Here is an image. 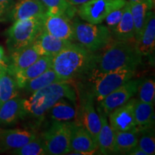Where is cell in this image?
<instances>
[{"instance_id":"2","label":"cell","mask_w":155,"mask_h":155,"mask_svg":"<svg viewBox=\"0 0 155 155\" xmlns=\"http://www.w3.org/2000/svg\"><path fill=\"white\" fill-rule=\"evenodd\" d=\"M105 48V51L98 56L92 75L124 68H137L142 62V55L136 47L135 42L113 40Z\"/></svg>"},{"instance_id":"4","label":"cell","mask_w":155,"mask_h":155,"mask_svg":"<svg viewBox=\"0 0 155 155\" xmlns=\"http://www.w3.org/2000/svg\"><path fill=\"white\" fill-rule=\"evenodd\" d=\"M74 40L92 53L104 49L111 43L112 35L107 27L75 19L73 22Z\"/></svg>"},{"instance_id":"1","label":"cell","mask_w":155,"mask_h":155,"mask_svg":"<svg viewBox=\"0 0 155 155\" xmlns=\"http://www.w3.org/2000/svg\"><path fill=\"white\" fill-rule=\"evenodd\" d=\"M98 56L81 45L72 42L52 58L51 68L62 81L68 82L93 73Z\"/></svg>"},{"instance_id":"29","label":"cell","mask_w":155,"mask_h":155,"mask_svg":"<svg viewBox=\"0 0 155 155\" xmlns=\"http://www.w3.org/2000/svg\"><path fill=\"white\" fill-rule=\"evenodd\" d=\"M48 9V12L53 15H64L72 19L77 13L75 7L66 0H40Z\"/></svg>"},{"instance_id":"5","label":"cell","mask_w":155,"mask_h":155,"mask_svg":"<svg viewBox=\"0 0 155 155\" xmlns=\"http://www.w3.org/2000/svg\"><path fill=\"white\" fill-rule=\"evenodd\" d=\"M42 18H31L14 22L5 32L6 43L9 53L33 42L36 37L43 30Z\"/></svg>"},{"instance_id":"8","label":"cell","mask_w":155,"mask_h":155,"mask_svg":"<svg viewBox=\"0 0 155 155\" xmlns=\"http://www.w3.org/2000/svg\"><path fill=\"white\" fill-rule=\"evenodd\" d=\"M127 0H89L77 9L81 19L91 24H101L111 12L127 5Z\"/></svg>"},{"instance_id":"26","label":"cell","mask_w":155,"mask_h":155,"mask_svg":"<svg viewBox=\"0 0 155 155\" xmlns=\"http://www.w3.org/2000/svg\"><path fill=\"white\" fill-rule=\"evenodd\" d=\"M139 131L137 128L129 131L115 133V154H126L138 143Z\"/></svg>"},{"instance_id":"40","label":"cell","mask_w":155,"mask_h":155,"mask_svg":"<svg viewBox=\"0 0 155 155\" xmlns=\"http://www.w3.org/2000/svg\"><path fill=\"white\" fill-rule=\"evenodd\" d=\"M1 71H2V70H0V74H1Z\"/></svg>"},{"instance_id":"3","label":"cell","mask_w":155,"mask_h":155,"mask_svg":"<svg viewBox=\"0 0 155 155\" xmlns=\"http://www.w3.org/2000/svg\"><path fill=\"white\" fill-rule=\"evenodd\" d=\"M62 98L73 102L76 100L75 90L68 82L54 83L36 91L28 99H23V118L30 116L42 119L50 108Z\"/></svg>"},{"instance_id":"22","label":"cell","mask_w":155,"mask_h":155,"mask_svg":"<svg viewBox=\"0 0 155 155\" xmlns=\"http://www.w3.org/2000/svg\"><path fill=\"white\" fill-rule=\"evenodd\" d=\"M114 40L135 42V30L129 2L125 5L123 16L117 26L111 32Z\"/></svg>"},{"instance_id":"11","label":"cell","mask_w":155,"mask_h":155,"mask_svg":"<svg viewBox=\"0 0 155 155\" xmlns=\"http://www.w3.org/2000/svg\"><path fill=\"white\" fill-rule=\"evenodd\" d=\"M94 96L91 91H84L81 94L78 121L89 131L97 143V137L101 128V121L94 106Z\"/></svg>"},{"instance_id":"18","label":"cell","mask_w":155,"mask_h":155,"mask_svg":"<svg viewBox=\"0 0 155 155\" xmlns=\"http://www.w3.org/2000/svg\"><path fill=\"white\" fill-rule=\"evenodd\" d=\"M40 57V54L38 53L32 43L12 52L8 58L7 71L14 76L15 73L30 66Z\"/></svg>"},{"instance_id":"37","label":"cell","mask_w":155,"mask_h":155,"mask_svg":"<svg viewBox=\"0 0 155 155\" xmlns=\"http://www.w3.org/2000/svg\"><path fill=\"white\" fill-rule=\"evenodd\" d=\"M66 1L71 5L76 7V6H80L83 4L86 3V2L89 1V0H66Z\"/></svg>"},{"instance_id":"21","label":"cell","mask_w":155,"mask_h":155,"mask_svg":"<svg viewBox=\"0 0 155 155\" xmlns=\"http://www.w3.org/2000/svg\"><path fill=\"white\" fill-rule=\"evenodd\" d=\"M23 118V98L15 97L3 103L0 108V126H11Z\"/></svg>"},{"instance_id":"33","label":"cell","mask_w":155,"mask_h":155,"mask_svg":"<svg viewBox=\"0 0 155 155\" xmlns=\"http://www.w3.org/2000/svg\"><path fill=\"white\" fill-rule=\"evenodd\" d=\"M124 7H121V8L116 9L113 12H111L107 17H106L105 22L106 23V27L108 28V30H110V32H112L117 25L119 24L120 21L123 16L124 12Z\"/></svg>"},{"instance_id":"9","label":"cell","mask_w":155,"mask_h":155,"mask_svg":"<svg viewBox=\"0 0 155 155\" xmlns=\"http://www.w3.org/2000/svg\"><path fill=\"white\" fill-rule=\"evenodd\" d=\"M70 147L68 154L88 155L98 150L96 141L78 121H70Z\"/></svg>"},{"instance_id":"30","label":"cell","mask_w":155,"mask_h":155,"mask_svg":"<svg viewBox=\"0 0 155 155\" xmlns=\"http://www.w3.org/2000/svg\"><path fill=\"white\" fill-rule=\"evenodd\" d=\"M12 154L17 155H48L42 139L38 137L20 148L13 150Z\"/></svg>"},{"instance_id":"23","label":"cell","mask_w":155,"mask_h":155,"mask_svg":"<svg viewBox=\"0 0 155 155\" xmlns=\"http://www.w3.org/2000/svg\"><path fill=\"white\" fill-rule=\"evenodd\" d=\"M134 117L138 130L152 129L154 124V105L136 99Z\"/></svg>"},{"instance_id":"39","label":"cell","mask_w":155,"mask_h":155,"mask_svg":"<svg viewBox=\"0 0 155 155\" xmlns=\"http://www.w3.org/2000/svg\"><path fill=\"white\" fill-rule=\"evenodd\" d=\"M1 105H2V104H1V102H0V108H1Z\"/></svg>"},{"instance_id":"14","label":"cell","mask_w":155,"mask_h":155,"mask_svg":"<svg viewBox=\"0 0 155 155\" xmlns=\"http://www.w3.org/2000/svg\"><path fill=\"white\" fill-rule=\"evenodd\" d=\"M48 9L40 0H19L13 5L8 19L12 22L31 18H42Z\"/></svg>"},{"instance_id":"31","label":"cell","mask_w":155,"mask_h":155,"mask_svg":"<svg viewBox=\"0 0 155 155\" xmlns=\"http://www.w3.org/2000/svg\"><path fill=\"white\" fill-rule=\"evenodd\" d=\"M137 94H138V100L154 105L155 82L154 79L147 78L141 80Z\"/></svg>"},{"instance_id":"17","label":"cell","mask_w":155,"mask_h":155,"mask_svg":"<svg viewBox=\"0 0 155 155\" xmlns=\"http://www.w3.org/2000/svg\"><path fill=\"white\" fill-rule=\"evenodd\" d=\"M71 43V41L58 38L42 30L35 39L32 45L40 56L53 58Z\"/></svg>"},{"instance_id":"27","label":"cell","mask_w":155,"mask_h":155,"mask_svg":"<svg viewBox=\"0 0 155 155\" xmlns=\"http://www.w3.org/2000/svg\"><path fill=\"white\" fill-rule=\"evenodd\" d=\"M18 89L15 77L7 70H2L0 74V102L2 104L7 101L18 96Z\"/></svg>"},{"instance_id":"6","label":"cell","mask_w":155,"mask_h":155,"mask_svg":"<svg viewBox=\"0 0 155 155\" xmlns=\"http://www.w3.org/2000/svg\"><path fill=\"white\" fill-rule=\"evenodd\" d=\"M136 71L137 68H124L103 74L93 75L94 80L91 92L94 95V98L99 102L110 93L132 78Z\"/></svg>"},{"instance_id":"20","label":"cell","mask_w":155,"mask_h":155,"mask_svg":"<svg viewBox=\"0 0 155 155\" xmlns=\"http://www.w3.org/2000/svg\"><path fill=\"white\" fill-rule=\"evenodd\" d=\"M52 57L40 56L35 62L14 75L19 88H23L29 81L51 68Z\"/></svg>"},{"instance_id":"15","label":"cell","mask_w":155,"mask_h":155,"mask_svg":"<svg viewBox=\"0 0 155 155\" xmlns=\"http://www.w3.org/2000/svg\"><path fill=\"white\" fill-rule=\"evenodd\" d=\"M135 45L142 56H148L154 50L155 46V16L151 10L147 15L146 20L137 38Z\"/></svg>"},{"instance_id":"7","label":"cell","mask_w":155,"mask_h":155,"mask_svg":"<svg viewBox=\"0 0 155 155\" xmlns=\"http://www.w3.org/2000/svg\"><path fill=\"white\" fill-rule=\"evenodd\" d=\"M48 155H64L71 152L70 121H53L41 137Z\"/></svg>"},{"instance_id":"35","label":"cell","mask_w":155,"mask_h":155,"mask_svg":"<svg viewBox=\"0 0 155 155\" xmlns=\"http://www.w3.org/2000/svg\"><path fill=\"white\" fill-rule=\"evenodd\" d=\"M8 58L6 57L5 50L0 46V70H7Z\"/></svg>"},{"instance_id":"28","label":"cell","mask_w":155,"mask_h":155,"mask_svg":"<svg viewBox=\"0 0 155 155\" xmlns=\"http://www.w3.org/2000/svg\"><path fill=\"white\" fill-rule=\"evenodd\" d=\"M58 82H65V81H62L58 77L55 71L51 68L45 71L43 73L38 75V77L35 78L27 83L23 88L27 92L32 94L36 91L43 88L52 83Z\"/></svg>"},{"instance_id":"36","label":"cell","mask_w":155,"mask_h":155,"mask_svg":"<svg viewBox=\"0 0 155 155\" xmlns=\"http://www.w3.org/2000/svg\"><path fill=\"white\" fill-rule=\"evenodd\" d=\"M125 154H129V155H147L146 153H145L144 151L141 150V148L136 145L132 148L130 150H129L128 152L126 153Z\"/></svg>"},{"instance_id":"12","label":"cell","mask_w":155,"mask_h":155,"mask_svg":"<svg viewBox=\"0 0 155 155\" xmlns=\"http://www.w3.org/2000/svg\"><path fill=\"white\" fill-rule=\"evenodd\" d=\"M42 30L58 38L75 41L73 22L64 15H53L47 12L42 17Z\"/></svg>"},{"instance_id":"13","label":"cell","mask_w":155,"mask_h":155,"mask_svg":"<svg viewBox=\"0 0 155 155\" xmlns=\"http://www.w3.org/2000/svg\"><path fill=\"white\" fill-rule=\"evenodd\" d=\"M136 99L131 98L126 104L108 114V124L114 132L129 131L137 128L134 117Z\"/></svg>"},{"instance_id":"34","label":"cell","mask_w":155,"mask_h":155,"mask_svg":"<svg viewBox=\"0 0 155 155\" xmlns=\"http://www.w3.org/2000/svg\"><path fill=\"white\" fill-rule=\"evenodd\" d=\"M14 0H0V21L8 18V15L13 7Z\"/></svg>"},{"instance_id":"38","label":"cell","mask_w":155,"mask_h":155,"mask_svg":"<svg viewBox=\"0 0 155 155\" xmlns=\"http://www.w3.org/2000/svg\"><path fill=\"white\" fill-rule=\"evenodd\" d=\"M127 1L129 2H134L139 1V0H127Z\"/></svg>"},{"instance_id":"24","label":"cell","mask_w":155,"mask_h":155,"mask_svg":"<svg viewBox=\"0 0 155 155\" xmlns=\"http://www.w3.org/2000/svg\"><path fill=\"white\" fill-rule=\"evenodd\" d=\"M135 30V38L138 35L146 20L149 12L152 10L154 0H139L129 2Z\"/></svg>"},{"instance_id":"19","label":"cell","mask_w":155,"mask_h":155,"mask_svg":"<svg viewBox=\"0 0 155 155\" xmlns=\"http://www.w3.org/2000/svg\"><path fill=\"white\" fill-rule=\"evenodd\" d=\"M98 114L101 121V128L97 137V144L101 154H115V132L108 124L106 115L99 107H98Z\"/></svg>"},{"instance_id":"16","label":"cell","mask_w":155,"mask_h":155,"mask_svg":"<svg viewBox=\"0 0 155 155\" xmlns=\"http://www.w3.org/2000/svg\"><path fill=\"white\" fill-rule=\"evenodd\" d=\"M36 137L35 133L27 129L0 130V152L20 148Z\"/></svg>"},{"instance_id":"25","label":"cell","mask_w":155,"mask_h":155,"mask_svg":"<svg viewBox=\"0 0 155 155\" xmlns=\"http://www.w3.org/2000/svg\"><path fill=\"white\" fill-rule=\"evenodd\" d=\"M71 102L73 101L67 98H62L50 108L47 114L53 121H72L76 117L78 111Z\"/></svg>"},{"instance_id":"32","label":"cell","mask_w":155,"mask_h":155,"mask_svg":"<svg viewBox=\"0 0 155 155\" xmlns=\"http://www.w3.org/2000/svg\"><path fill=\"white\" fill-rule=\"evenodd\" d=\"M138 143L137 146L141 148L147 155L155 154V139L152 129L138 130Z\"/></svg>"},{"instance_id":"10","label":"cell","mask_w":155,"mask_h":155,"mask_svg":"<svg viewBox=\"0 0 155 155\" xmlns=\"http://www.w3.org/2000/svg\"><path fill=\"white\" fill-rule=\"evenodd\" d=\"M141 79H130L99 101V107L108 116L113 110L126 104L137 94Z\"/></svg>"}]
</instances>
